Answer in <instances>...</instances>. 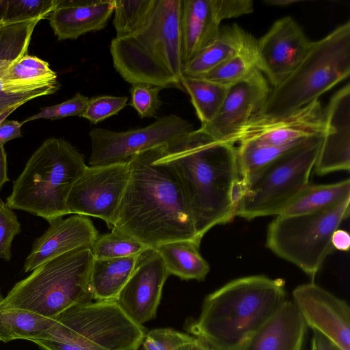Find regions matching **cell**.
<instances>
[{"instance_id": "6da1fadb", "label": "cell", "mask_w": 350, "mask_h": 350, "mask_svg": "<svg viewBox=\"0 0 350 350\" xmlns=\"http://www.w3.org/2000/svg\"><path fill=\"white\" fill-rule=\"evenodd\" d=\"M157 155L178 177L200 240L235 217L241 176L234 144L217 141L199 128L157 147Z\"/></svg>"}, {"instance_id": "7a4b0ae2", "label": "cell", "mask_w": 350, "mask_h": 350, "mask_svg": "<svg viewBox=\"0 0 350 350\" xmlns=\"http://www.w3.org/2000/svg\"><path fill=\"white\" fill-rule=\"evenodd\" d=\"M157 148L129 159V175L113 228L149 247L197 237L182 185Z\"/></svg>"}, {"instance_id": "3957f363", "label": "cell", "mask_w": 350, "mask_h": 350, "mask_svg": "<svg viewBox=\"0 0 350 350\" xmlns=\"http://www.w3.org/2000/svg\"><path fill=\"white\" fill-rule=\"evenodd\" d=\"M285 300L281 278H239L206 295L200 315L189 321L185 329L217 350H240Z\"/></svg>"}, {"instance_id": "277c9868", "label": "cell", "mask_w": 350, "mask_h": 350, "mask_svg": "<svg viewBox=\"0 0 350 350\" xmlns=\"http://www.w3.org/2000/svg\"><path fill=\"white\" fill-rule=\"evenodd\" d=\"M182 7L183 0H155L143 26L112 39L113 65L124 81L183 89Z\"/></svg>"}, {"instance_id": "5b68a950", "label": "cell", "mask_w": 350, "mask_h": 350, "mask_svg": "<svg viewBox=\"0 0 350 350\" xmlns=\"http://www.w3.org/2000/svg\"><path fill=\"white\" fill-rule=\"evenodd\" d=\"M87 167L83 154L63 138L44 140L13 181L5 203L49 222L69 215L67 200Z\"/></svg>"}, {"instance_id": "8992f818", "label": "cell", "mask_w": 350, "mask_h": 350, "mask_svg": "<svg viewBox=\"0 0 350 350\" xmlns=\"http://www.w3.org/2000/svg\"><path fill=\"white\" fill-rule=\"evenodd\" d=\"M94 260L91 247H82L40 265L0 297V308H18L53 319L75 304L92 301Z\"/></svg>"}, {"instance_id": "52a82bcc", "label": "cell", "mask_w": 350, "mask_h": 350, "mask_svg": "<svg viewBox=\"0 0 350 350\" xmlns=\"http://www.w3.org/2000/svg\"><path fill=\"white\" fill-rule=\"evenodd\" d=\"M350 75V21L312 44L297 66L270 92L261 116H285L310 104Z\"/></svg>"}, {"instance_id": "ba28073f", "label": "cell", "mask_w": 350, "mask_h": 350, "mask_svg": "<svg viewBox=\"0 0 350 350\" xmlns=\"http://www.w3.org/2000/svg\"><path fill=\"white\" fill-rule=\"evenodd\" d=\"M54 319L46 337L34 342L42 350H138L146 334L116 300L77 304Z\"/></svg>"}, {"instance_id": "9c48e42d", "label": "cell", "mask_w": 350, "mask_h": 350, "mask_svg": "<svg viewBox=\"0 0 350 350\" xmlns=\"http://www.w3.org/2000/svg\"><path fill=\"white\" fill-rule=\"evenodd\" d=\"M323 137L304 139L247 179H241L235 217L250 220L280 215L309 184Z\"/></svg>"}, {"instance_id": "30bf717a", "label": "cell", "mask_w": 350, "mask_h": 350, "mask_svg": "<svg viewBox=\"0 0 350 350\" xmlns=\"http://www.w3.org/2000/svg\"><path fill=\"white\" fill-rule=\"evenodd\" d=\"M350 198L318 212L279 215L269 224L266 245L278 257L298 267L312 280L334 250V232L349 215Z\"/></svg>"}, {"instance_id": "8fae6325", "label": "cell", "mask_w": 350, "mask_h": 350, "mask_svg": "<svg viewBox=\"0 0 350 350\" xmlns=\"http://www.w3.org/2000/svg\"><path fill=\"white\" fill-rule=\"evenodd\" d=\"M193 129L186 119L170 114L150 124L124 131L94 128L90 133V166H100L129 161L136 154L164 146Z\"/></svg>"}, {"instance_id": "7c38bea8", "label": "cell", "mask_w": 350, "mask_h": 350, "mask_svg": "<svg viewBox=\"0 0 350 350\" xmlns=\"http://www.w3.org/2000/svg\"><path fill=\"white\" fill-rule=\"evenodd\" d=\"M129 175V161L88 166L67 200L69 214L98 217L112 229Z\"/></svg>"}, {"instance_id": "4fadbf2b", "label": "cell", "mask_w": 350, "mask_h": 350, "mask_svg": "<svg viewBox=\"0 0 350 350\" xmlns=\"http://www.w3.org/2000/svg\"><path fill=\"white\" fill-rule=\"evenodd\" d=\"M271 90L265 75L258 69L255 70L247 78L228 88L217 115L200 129L217 141L231 144L239 131L261 116Z\"/></svg>"}, {"instance_id": "5bb4252c", "label": "cell", "mask_w": 350, "mask_h": 350, "mask_svg": "<svg viewBox=\"0 0 350 350\" xmlns=\"http://www.w3.org/2000/svg\"><path fill=\"white\" fill-rule=\"evenodd\" d=\"M312 42L293 17H282L257 40V67L275 87L297 66Z\"/></svg>"}, {"instance_id": "9a60e30c", "label": "cell", "mask_w": 350, "mask_h": 350, "mask_svg": "<svg viewBox=\"0 0 350 350\" xmlns=\"http://www.w3.org/2000/svg\"><path fill=\"white\" fill-rule=\"evenodd\" d=\"M293 302L308 327L339 350H350V309L345 300L312 281L293 290Z\"/></svg>"}, {"instance_id": "2e32d148", "label": "cell", "mask_w": 350, "mask_h": 350, "mask_svg": "<svg viewBox=\"0 0 350 350\" xmlns=\"http://www.w3.org/2000/svg\"><path fill=\"white\" fill-rule=\"evenodd\" d=\"M325 132L324 107L317 99L285 116L256 118L239 131L230 143L250 141L265 146H285Z\"/></svg>"}, {"instance_id": "e0dca14e", "label": "cell", "mask_w": 350, "mask_h": 350, "mask_svg": "<svg viewBox=\"0 0 350 350\" xmlns=\"http://www.w3.org/2000/svg\"><path fill=\"white\" fill-rule=\"evenodd\" d=\"M168 276L161 255L148 247L138 255L133 271L116 301L133 321L143 325L155 317Z\"/></svg>"}, {"instance_id": "ac0fdd59", "label": "cell", "mask_w": 350, "mask_h": 350, "mask_svg": "<svg viewBox=\"0 0 350 350\" xmlns=\"http://www.w3.org/2000/svg\"><path fill=\"white\" fill-rule=\"evenodd\" d=\"M325 132L314 170L320 176L350 169V84L338 90L324 107Z\"/></svg>"}, {"instance_id": "d6986e66", "label": "cell", "mask_w": 350, "mask_h": 350, "mask_svg": "<svg viewBox=\"0 0 350 350\" xmlns=\"http://www.w3.org/2000/svg\"><path fill=\"white\" fill-rule=\"evenodd\" d=\"M98 235L93 223L86 216L74 215L54 220L33 241L23 263V273L31 272L40 265L77 248L91 247Z\"/></svg>"}, {"instance_id": "ffe728a7", "label": "cell", "mask_w": 350, "mask_h": 350, "mask_svg": "<svg viewBox=\"0 0 350 350\" xmlns=\"http://www.w3.org/2000/svg\"><path fill=\"white\" fill-rule=\"evenodd\" d=\"M114 10V0H56L47 18L58 40L77 39L103 29Z\"/></svg>"}, {"instance_id": "44dd1931", "label": "cell", "mask_w": 350, "mask_h": 350, "mask_svg": "<svg viewBox=\"0 0 350 350\" xmlns=\"http://www.w3.org/2000/svg\"><path fill=\"white\" fill-rule=\"evenodd\" d=\"M307 329L293 301L286 299L240 350H303Z\"/></svg>"}, {"instance_id": "7402d4cb", "label": "cell", "mask_w": 350, "mask_h": 350, "mask_svg": "<svg viewBox=\"0 0 350 350\" xmlns=\"http://www.w3.org/2000/svg\"><path fill=\"white\" fill-rule=\"evenodd\" d=\"M224 20L221 0H183L180 28L185 65L215 40Z\"/></svg>"}, {"instance_id": "603a6c76", "label": "cell", "mask_w": 350, "mask_h": 350, "mask_svg": "<svg viewBox=\"0 0 350 350\" xmlns=\"http://www.w3.org/2000/svg\"><path fill=\"white\" fill-rule=\"evenodd\" d=\"M257 40L237 24L221 27L215 40L183 68V75L197 77L223 62L246 51L254 49Z\"/></svg>"}, {"instance_id": "cb8c5ba5", "label": "cell", "mask_w": 350, "mask_h": 350, "mask_svg": "<svg viewBox=\"0 0 350 350\" xmlns=\"http://www.w3.org/2000/svg\"><path fill=\"white\" fill-rule=\"evenodd\" d=\"M200 245L196 240L185 239L164 243L153 248L161 255L169 275L201 281L206 277L210 267L200 254Z\"/></svg>"}, {"instance_id": "d4e9b609", "label": "cell", "mask_w": 350, "mask_h": 350, "mask_svg": "<svg viewBox=\"0 0 350 350\" xmlns=\"http://www.w3.org/2000/svg\"><path fill=\"white\" fill-rule=\"evenodd\" d=\"M137 256L94 259L90 272V289L94 300H116L133 271Z\"/></svg>"}, {"instance_id": "484cf974", "label": "cell", "mask_w": 350, "mask_h": 350, "mask_svg": "<svg viewBox=\"0 0 350 350\" xmlns=\"http://www.w3.org/2000/svg\"><path fill=\"white\" fill-rule=\"evenodd\" d=\"M54 318L18 308H0V341L26 340L33 342L46 337Z\"/></svg>"}, {"instance_id": "4316f807", "label": "cell", "mask_w": 350, "mask_h": 350, "mask_svg": "<svg viewBox=\"0 0 350 350\" xmlns=\"http://www.w3.org/2000/svg\"><path fill=\"white\" fill-rule=\"evenodd\" d=\"M350 198V180L325 185L306 186L280 214L297 215L331 208Z\"/></svg>"}, {"instance_id": "83f0119b", "label": "cell", "mask_w": 350, "mask_h": 350, "mask_svg": "<svg viewBox=\"0 0 350 350\" xmlns=\"http://www.w3.org/2000/svg\"><path fill=\"white\" fill-rule=\"evenodd\" d=\"M181 85L189 95L201 125L210 122L217 115L229 88L200 77L184 75Z\"/></svg>"}, {"instance_id": "f1b7e54d", "label": "cell", "mask_w": 350, "mask_h": 350, "mask_svg": "<svg viewBox=\"0 0 350 350\" xmlns=\"http://www.w3.org/2000/svg\"><path fill=\"white\" fill-rule=\"evenodd\" d=\"M299 142L285 146H265L250 141L239 142L237 158L241 179H247Z\"/></svg>"}, {"instance_id": "f546056e", "label": "cell", "mask_w": 350, "mask_h": 350, "mask_svg": "<svg viewBox=\"0 0 350 350\" xmlns=\"http://www.w3.org/2000/svg\"><path fill=\"white\" fill-rule=\"evenodd\" d=\"M256 69L258 68L255 47L223 62L196 77L230 87L247 78Z\"/></svg>"}, {"instance_id": "4dcf8cb0", "label": "cell", "mask_w": 350, "mask_h": 350, "mask_svg": "<svg viewBox=\"0 0 350 350\" xmlns=\"http://www.w3.org/2000/svg\"><path fill=\"white\" fill-rule=\"evenodd\" d=\"M155 0H114L113 25L116 38L129 36L147 21Z\"/></svg>"}, {"instance_id": "1f68e13d", "label": "cell", "mask_w": 350, "mask_h": 350, "mask_svg": "<svg viewBox=\"0 0 350 350\" xmlns=\"http://www.w3.org/2000/svg\"><path fill=\"white\" fill-rule=\"evenodd\" d=\"M149 247L113 228L109 233L98 235L91 247L94 259H109L138 256Z\"/></svg>"}, {"instance_id": "d6a6232c", "label": "cell", "mask_w": 350, "mask_h": 350, "mask_svg": "<svg viewBox=\"0 0 350 350\" xmlns=\"http://www.w3.org/2000/svg\"><path fill=\"white\" fill-rule=\"evenodd\" d=\"M56 0H8L4 24L47 18Z\"/></svg>"}, {"instance_id": "836d02e7", "label": "cell", "mask_w": 350, "mask_h": 350, "mask_svg": "<svg viewBox=\"0 0 350 350\" xmlns=\"http://www.w3.org/2000/svg\"><path fill=\"white\" fill-rule=\"evenodd\" d=\"M194 336L171 328L154 329L146 332L144 350H189Z\"/></svg>"}, {"instance_id": "e575fe53", "label": "cell", "mask_w": 350, "mask_h": 350, "mask_svg": "<svg viewBox=\"0 0 350 350\" xmlns=\"http://www.w3.org/2000/svg\"><path fill=\"white\" fill-rule=\"evenodd\" d=\"M163 89L148 83L133 84L131 89L130 105L142 118L154 117L161 105L159 92Z\"/></svg>"}, {"instance_id": "d590c367", "label": "cell", "mask_w": 350, "mask_h": 350, "mask_svg": "<svg viewBox=\"0 0 350 350\" xmlns=\"http://www.w3.org/2000/svg\"><path fill=\"white\" fill-rule=\"evenodd\" d=\"M127 96L102 95L90 98L81 116L93 124L118 114L126 105Z\"/></svg>"}, {"instance_id": "8d00e7d4", "label": "cell", "mask_w": 350, "mask_h": 350, "mask_svg": "<svg viewBox=\"0 0 350 350\" xmlns=\"http://www.w3.org/2000/svg\"><path fill=\"white\" fill-rule=\"evenodd\" d=\"M89 98L81 93H77L61 103L42 107L40 112L26 118L23 122L25 124L38 119L55 120L68 116L81 117Z\"/></svg>"}, {"instance_id": "74e56055", "label": "cell", "mask_w": 350, "mask_h": 350, "mask_svg": "<svg viewBox=\"0 0 350 350\" xmlns=\"http://www.w3.org/2000/svg\"><path fill=\"white\" fill-rule=\"evenodd\" d=\"M22 230L15 212L0 199V258L9 262L12 259V243Z\"/></svg>"}, {"instance_id": "f35d334b", "label": "cell", "mask_w": 350, "mask_h": 350, "mask_svg": "<svg viewBox=\"0 0 350 350\" xmlns=\"http://www.w3.org/2000/svg\"><path fill=\"white\" fill-rule=\"evenodd\" d=\"M23 121L5 120L0 124V145L4 144L16 138L22 137L21 128Z\"/></svg>"}, {"instance_id": "ab89813d", "label": "cell", "mask_w": 350, "mask_h": 350, "mask_svg": "<svg viewBox=\"0 0 350 350\" xmlns=\"http://www.w3.org/2000/svg\"><path fill=\"white\" fill-rule=\"evenodd\" d=\"M332 244L335 250L348 251L350 247V236L348 232L337 229L332 237Z\"/></svg>"}, {"instance_id": "60d3db41", "label": "cell", "mask_w": 350, "mask_h": 350, "mask_svg": "<svg viewBox=\"0 0 350 350\" xmlns=\"http://www.w3.org/2000/svg\"><path fill=\"white\" fill-rule=\"evenodd\" d=\"M8 181L7 153L4 146L0 145V192Z\"/></svg>"}, {"instance_id": "b9f144b4", "label": "cell", "mask_w": 350, "mask_h": 350, "mask_svg": "<svg viewBox=\"0 0 350 350\" xmlns=\"http://www.w3.org/2000/svg\"><path fill=\"white\" fill-rule=\"evenodd\" d=\"M327 339L317 332L313 331L310 350H327Z\"/></svg>"}, {"instance_id": "7bdbcfd3", "label": "cell", "mask_w": 350, "mask_h": 350, "mask_svg": "<svg viewBox=\"0 0 350 350\" xmlns=\"http://www.w3.org/2000/svg\"><path fill=\"white\" fill-rule=\"evenodd\" d=\"M189 350H217L202 339L194 336Z\"/></svg>"}, {"instance_id": "ee69618b", "label": "cell", "mask_w": 350, "mask_h": 350, "mask_svg": "<svg viewBox=\"0 0 350 350\" xmlns=\"http://www.w3.org/2000/svg\"><path fill=\"white\" fill-rule=\"evenodd\" d=\"M297 0H266L265 3L269 5L287 6L297 3Z\"/></svg>"}, {"instance_id": "f6af8a7d", "label": "cell", "mask_w": 350, "mask_h": 350, "mask_svg": "<svg viewBox=\"0 0 350 350\" xmlns=\"http://www.w3.org/2000/svg\"><path fill=\"white\" fill-rule=\"evenodd\" d=\"M8 0H0V25H4Z\"/></svg>"}, {"instance_id": "bcb514c9", "label": "cell", "mask_w": 350, "mask_h": 350, "mask_svg": "<svg viewBox=\"0 0 350 350\" xmlns=\"http://www.w3.org/2000/svg\"><path fill=\"white\" fill-rule=\"evenodd\" d=\"M20 107V105H16L14 107H12L8 110L5 111L4 112L1 113L0 114V124L3 122L6 118L10 115L13 111H14L16 109H18Z\"/></svg>"}, {"instance_id": "7dc6e473", "label": "cell", "mask_w": 350, "mask_h": 350, "mask_svg": "<svg viewBox=\"0 0 350 350\" xmlns=\"http://www.w3.org/2000/svg\"><path fill=\"white\" fill-rule=\"evenodd\" d=\"M327 350H339L335 345L327 340Z\"/></svg>"}]
</instances>
